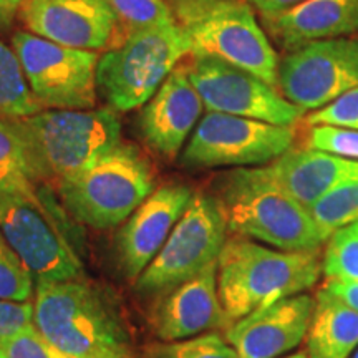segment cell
Instances as JSON below:
<instances>
[{
	"label": "cell",
	"instance_id": "74e56055",
	"mask_svg": "<svg viewBox=\"0 0 358 358\" xmlns=\"http://www.w3.org/2000/svg\"><path fill=\"white\" fill-rule=\"evenodd\" d=\"M350 358H358V348H357V350H355V352H353V353H352V357H350Z\"/></svg>",
	"mask_w": 358,
	"mask_h": 358
},
{
	"label": "cell",
	"instance_id": "d4e9b609",
	"mask_svg": "<svg viewBox=\"0 0 358 358\" xmlns=\"http://www.w3.org/2000/svg\"><path fill=\"white\" fill-rule=\"evenodd\" d=\"M327 280L358 282V221L334 231L322 257Z\"/></svg>",
	"mask_w": 358,
	"mask_h": 358
},
{
	"label": "cell",
	"instance_id": "8fae6325",
	"mask_svg": "<svg viewBox=\"0 0 358 358\" xmlns=\"http://www.w3.org/2000/svg\"><path fill=\"white\" fill-rule=\"evenodd\" d=\"M292 127L208 111L181 153L189 169L266 166L294 145Z\"/></svg>",
	"mask_w": 358,
	"mask_h": 358
},
{
	"label": "cell",
	"instance_id": "cb8c5ba5",
	"mask_svg": "<svg viewBox=\"0 0 358 358\" xmlns=\"http://www.w3.org/2000/svg\"><path fill=\"white\" fill-rule=\"evenodd\" d=\"M38 186L27 171L20 143L7 122H0V198L34 199Z\"/></svg>",
	"mask_w": 358,
	"mask_h": 358
},
{
	"label": "cell",
	"instance_id": "30bf717a",
	"mask_svg": "<svg viewBox=\"0 0 358 358\" xmlns=\"http://www.w3.org/2000/svg\"><path fill=\"white\" fill-rule=\"evenodd\" d=\"M192 57H214L279 90V57L244 0H226L185 25Z\"/></svg>",
	"mask_w": 358,
	"mask_h": 358
},
{
	"label": "cell",
	"instance_id": "4fadbf2b",
	"mask_svg": "<svg viewBox=\"0 0 358 358\" xmlns=\"http://www.w3.org/2000/svg\"><path fill=\"white\" fill-rule=\"evenodd\" d=\"M187 73L208 111L279 127H292L303 115L275 87L219 58L192 57Z\"/></svg>",
	"mask_w": 358,
	"mask_h": 358
},
{
	"label": "cell",
	"instance_id": "d6986e66",
	"mask_svg": "<svg viewBox=\"0 0 358 358\" xmlns=\"http://www.w3.org/2000/svg\"><path fill=\"white\" fill-rule=\"evenodd\" d=\"M268 37L295 50L317 40L342 38L358 34V0H306L274 17H262Z\"/></svg>",
	"mask_w": 358,
	"mask_h": 358
},
{
	"label": "cell",
	"instance_id": "8d00e7d4",
	"mask_svg": "<svg viewBox=\"0 0 358 358\" xmlns=\"http://www.w3.org/2000/svg\"><path fill=\"white\" fill-rule=\"evenodd\" d=\"M284 358H307V352H303V350L295 352V353H292V355H287V357H284Z\"/></svg>",
	"mask_w": 358,
	"mask_h": 358
},
{
	"label": "cell",
	"instance_id": "5b68a950",
	"mask_svg": "<svg viewBox=\"0 0 358 358\" xmlns=\"http://www.w3.org/2000/svg\"><path fill=\"white\" fill-rule=\"evenodd\" d=\"M57 189L71 217L93 229H113L156 189V179L141 151L120 143Z\"/></svg>",
	"mask_w": 358,
	"mask_h": 358
},
{
	"label": "cell",
	"instance_id": "6da1fadb",
	"mask_svg": "<svg viewBox=\"0 0 358 358\" xmlns=\"http://www.w3.org/2000/svg\"><path fill=\"white\" fill-rule=\"evenodd\" d=\"M7 123L37 186H58L122 143V120L110 106L42 110Z\"/></svg>",
	"mask_w": 358,
	"mask_h": 358
},
{
	"label": "cell",
	"instance_id": "484cf974",
	"mask_svg": "<svg viewBox=\"0 0 358 358\" xmlns=\"http://www.w3.org/2000/svg\"><path fill=\"white\" fill-rule=\"evenodd\" d=\"M115 13L123 37L136 30L163 24H178L163 0H103Z\"/></svg>",
	"mask_w": 358,
	"mask_h": 358
},
{
	"label": "cell",
	"instance_id": "836d02e7",
	"mask_svg": "<svg viewBox=\"0 0 358 358\" xmlns=\"http://www.w3.org/2000/svg\"><path fill=\"white\" fill-rule=\"evenodd\" d=\"M324 289L329 294H332L335 299L345 303L347 307L358 312V282H338V280H327Z\"/></svg>",
	"mask_w": 358,
	"mask_h": 358
},
{
	"label": "cell",
	"instance_id": "52a82bcc",
	"mask_svg": "<svg viewBox=\"0 0 358 358\" xmlns=\"http://www.w3.org/2000/svg\"><path fill=\"white\" fill-rule=\"evenodd\" d=\"M64 209L47 186L34 199L0 198V231L35 284L85 277Z\"/></svg>",
	"mask_w": 358,
	"mask_h": 358
},
{
	"label": "cell",
	"instance_id": "e575fe53",
	"mask_svg": "<svg viewBox=\"0 0 358 358\" xmlns=\"http://www.w3.org/2000/svg\"><path fill=\"white\" fill-rule=\"evenodd\" d=\"M249 6L254 7L262 17H274L282 12L297 7L306 0H248Z\"/></svg>",
	"mask_w": 358,
	"mask_h": 358
},
{
	"label": "cell",
	"instance_id": "e0dca14e",
	"mask_svg": "<svg viewBox=\"0 0 358 358\" xmlns=\"http://www.w3.org/2000/svg\"><path fill=\"white\" fill-rule=\"evenodd\" d=\"M203 108V100L189 80L187 65L176 66L143 106V140L156 153L174 158L198 127Z\"/></svg>",
	"mask_w": 358,
	"mask_h": 358
},
{
	"label": "cell",
	"instance_id": "44dd1931",
	"mask_svg": "<svg viewBox=\"0 0 358 358\" xmlns=\"http://www.w3.org/2000/svg\"><path fill=\"white\" fill-rule=\"evenodd\" d=\"M358 348V312L322 287L307 332V358H350Z\"/></svg>",
	"mask_w": 358,
	"mask_h": 358
},
{
	"label": "cell",
	"instance_id": "9a60e30c",
	"mask_svg": "<svg viewBox=\"0 0 358 358\" xmlns=\"http://www.w3.org/2000/svg\"><path fill=\"white\" fill-rule=\"evenodd\" d=\"M194 191L169 182L151 192L116 234V257L124 277L138 279L166 244Z\"/></svg>",
	"mask_w": 358,
	"mask_h": 358
},
{
	"label": "cell",
	"instance_id": "5bb4252c",
	"mask_svg": "<svg viewBox=\"0 0 358 358\" xmlns=\"http://www.w3.org/2000/svg\"><path fill=\"white\" fill-rule=\"evenodd\" d=\"M19 17L30 34L78 50L113 48L124 40L103 0H24Z\"/></svg>",
	"mask_w": 358,
	"mask_h": 358
},
{
	"label": "cell",
	"instance_id": "ac0fdd59",
	"mask_svg": "<svg viewBox=\"0 0 358 358\" xmlns=\"http://www.w3.org/2000/svg\"><path fill=\"white\" fill-rule=\"evenodd\" d=\"M224 325L217 292V262L163 295L153 313L156 337L179 342Z\"/></svg>",
	"mask_w": 358,
	"mask_h": 358
},
{
	"label": "cell",
	"instance_id": "ba28073f",
	"mask_svg": "<svg viewBox=\"0 0 358 358\" xmlns=\"http://www.w3.org/2000/svg\"><path fill=\"white\" fill-rule=\"evenodd\" d=\"M227 226L214 196L194 192L166 244L136 279V292L164 295L217 262Z\"/></svg>",
	"mask_w": 358,
	"mask_h": 358
},
{
	"label": "cell",
	"instance_id": "9c48e42d",
	"mask_svg": "<svg viewBox=\"0 0 358 358\" xmlns=\"http://www.w3.org/2000/svg\"><path fill=\"white\" fill-rule=\"evenodd\" d=\"M30 92L42 108L93 110L96 105V52L64 47L19 30L10 38Z\"/></svg>",
	"mask_w": 358,
	"mask_h": 358
},
{
	"label": "cell",
	"instance_id": "8992f818",
	"mask_svg": "<svg viewBox=\"0 0 358 358\" xmlns=\"http://www.w3.org/2000/svg\"><path fill=\"white\" fill-rule=\"evenodd\" d=\"M186 53H191V45L179 24L128 34L98 60V93L118 113L138 108L158 92Z\"/></svg>",
	"mask_w": 358,
	"mask_h": 358
},
{
	"label": "cell",
	"instance_id": "603a6c76",
	"mask_svg": "<svg viewBox=\"0 0 358 358\" xmlns=\"http://www.w3.org/2000/svg\"><path fill=\"white\" fill-rule=\"evenodd\" d=\"M308 213L329 237L340 227L358 221V166L327 191Z\"/></svg>",
	"mask_w": 358,
	"mask_h": 358
},
{
	"label": "cell",
	"instance_id": "2e32d148",
	"mask_svg": "<svg viewBox=\"0 0 358 358\" xmlns=\"http://www.w3.org/2000/svg\"><path fill=\"white\" fill-rule=\"evenodd\" d=\"M313 308L312 295L287 297L231 324L226 340L237 358H279L307 337Z\"/></svg>",
	"mask_w": 358,
	"mask_h": 358
},
{
	"label": "cell",
	"instance_id": "7402d4cb",
	"mask_svg": "<svg viewBox=\"0 0 358 358\" xmlns=\"http://www.w3.org/2000/svg\"><path fill=\"white\" fill-rule=\"evenodd\" d=\"M42 110L30 92L17 53L0 40V122L25 118Z\"/></svg>",
	"mask_w": 358,
	"mask_h": 358
},
{
	"label": "cell",
	"instance_id": "d6a6232c",
	"mask_svg": "<svg viewBox=\"0 0 358 358\" xmlns=\"http://www.w3.org/2000/svg\"><path fill=\"white\" fill-rule=\"evenodd\" d=\"M179 25H185L196 17L226 0H163Z\"/></svg>",
	"mask_w": 358,
	"mask_h": 358
},
{
	"label": "cell",
	"instance_id": "f546056e",
	"mask_svg": "<svg viewBox=\"0 0 358 358\" xmlns=\"http://www.w3.org/2000/svg\"><path fill=\"white\" fill-rule=\"evenodd\" d=\"M307 148L358 161V131L337 127H310Z\"/></svg>",
	"mask_w": 358,
	"mask_h": 358
},
{
	"label": "cell",
	"instance_id": "4dcf8cb0",
	"mask_svg": "<svg viewBox=\"0 0 358 358\" xmlns=\"http://www.w3.org/2000/svg\"><path fill=\"white\" fill-rule=\"evenodd\" d=\"M310 127H337L358 131V88H353L325 108L307 116Z\"/></svg>",
	"mask_w": 358,
	"mask_h": 358
},
{
	"label": "cell",
	"instance_id": "d590c367",
	"mask_svg": "<svg viewBox=\"0 0 358 358\" xmlns=\"http://www.w3.org/2000/svg\"><path fill=\"white\" fill-rule=\"evenodd\" d=\"M20 3L22 0H0V32H7L12 29Z\"/></svg>",
	"mask_w": 358,
	"mask_h": 358
},
{
	"label": "cell",
	"instance_id": "f1b7e54d",
	"mask_svg": "<svg viewBox=\"0 0 358 358\" xmlns=\"http://www.w3.org/2000/svg\"><path fill=\"white\" fill-rule=\"evenodd\" d=\"M0 358H64L32 325L0 338Z\"/></svg>",
	"mask_w": 358,
	"mask_h": 358
},
{
	"label": "cell",
	"instance_id": "83f0119b",
	"mask_svg": "<svg viewBox=\"0 0 358 358\" xmlns=\"http://www.w3.org/2000/svg\"><path fill=\"white\" fill-rule=\"evenodd\" d=\"M35 292V282L15 250L0 231V299L29 302Z\"/></svg>",
	"mask_w": 358,
	"mask_h": 358
},
{
	"label": "cell",
	"instance_id": "3957f363",
	"mask_svg": "<svg viewBox=\"0 0 358 358\" xmlns=\"http://www.w3.org/2000/svg\"><path fill=\"white\" fill-rule=\"evenodd\" d=\"M216 198L232 234L280 250H320L329 236L277 185L266 166L234 168L217 178Z\"/></svg>",
	"mask_w": 358,
	"mask_h": 358
},
{
	"label": "cell",
	"instance_id": "277c9868",
	"mask_svg": "<svg viewBox=\"0 0 358 358\" xmlns=\"http://www.w3.org/2000/svg\"><path fill=\"white\" fill-rule=\"evenodd\" d=\"M322 272L319 250H280L245 237L227 239L217 259V292L224 325L306 292Z\"/></svg>",
	"mask_w": 358,
	"mask_h": 358
},
{
	"label": "cell",
	"instance_id": "4316f807",
	"mask_svg": "<svg viewBox=\"0 0 358 358\" xmlns=\"http://www.w3.org/2000/svg\"><path fill=\"white\" fill-rule=\"evenodd\" d=\"M138 358H237V353L221 335L204 334L153 347Z\"/></svg>",
	"mask_w": 358,
	"mask_h": 358
},
{
	"label": "cell",
	"instance_id": "1f68e13d",
	"mask_svg": "<svg viewBox=\"0 0 358 358\" xmlns=\"http://www.w3.org/2000/svg\"><path fill=\"white\" fill-rule=\"evenodd\" d=\"M34 324V303L0 299V338Z\"/></svg>",
	"mask_w": 358,
	"mask_h": 358
},
{
	"label": "cell",
	"instance_id": "f35d334b",
	"mask_svg": "<svg viewBox=\"0 0 358 358\" xmlns=\"http://www.w3.org/2000/svg\"><path fill=\"white\" fill-rule=\"evenodd\" d=\"M64 358H70V357H64Z\"/></svg>",
	"mask_w": 358,
	"mask_h": 358
},
{
	"label": "cell",
	"instance_id": "ffe728a7",
	"mask_svg": "<svg viewBox=\"0 0 358 358\" xmlns=\"http://www.w3.org/2000/svg\"><path fill=\"white\" fill-rule=\"evenodd\" d=\"M357 166L358 161L327 151L290 148L272 163L266 164V169L282 189L308 211L327 191L332 189L340 179Z\"/></svg>",
	"mask_w": 358,
	"mask_h": 358
},
{
	"label": "cell",
	"instance_id": "7c38bea8",
	"mask_svg": "<svg viewBox=\"0 0 358 358\" xmlns=\"http://www.w3.org/2000/svg\"><path fill=\"white\" fill-rule=\"evenodd\" d=\"M279 92L302 111H317L358 88V38L317 40L279 60Z\"/></svg>",
	"mask_w": 358,
	"mask_h": 358
},
{
	"label": "cell",
	"instance_id": "ab89813d",
	"mask_svg": "<svg viewBox=\"0 0 358 358\" xmlns=\"http://www.w3.org/2000/svg\"><path fill=\"white\" fill-rule=\"evenodd\" d=\"M22 2H24V0H22Z\"/></svg>",
	"mask_w": 358,
	"mask_h": 358
},
{
	"label": "cell",
	"instance_id": "7a4b0ae2",
	"mask_svg": "<svg viewBox=\"0 0 358 358\" xmlns=\"http://www.w3.org/2000/svg\"><path fill=\"white\" fill-rule=\"evenodd\" d=\"M34 325L64 357L133 358L118 308L87 277L35 284Z\"/></svg>",
	"mask_w": 358,
	"mask_h": 358
}]
</instances>
